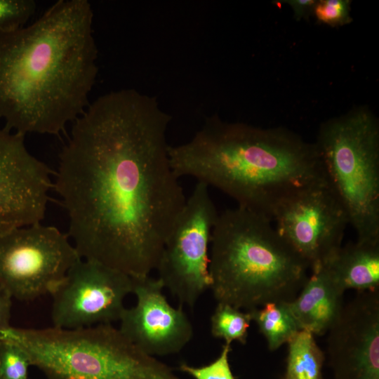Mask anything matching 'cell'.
I'll return each instance as SVG.
<instances>
[{"label": "cell", "mask_w": 379, "mask_h": 379, "mask_svg": "<svg viewBox=\"0 0 379 379\" xmlns=\"http://www.w3.org/2000/svg\"><path fill=\"white\" fill-rule=\"evenodd\" d=\"M311 271L298 295L287 305L300 331L320 336L328 333L339 317L344 291L324 265Z\"/></svg>", "instance_id": "5bb4252c"}, {"label": "cell", "mask_w": 379, "mask_h": 379, "mask_svg": "<svg viewBox=\"0 0 379 379\" xmlns=\"http://www.w3.org/2000/svg\"><path fill=\"white\" fill-rule=\"evenodd\" d=\"M88 0H59L29 25L0 34L4 128L58 135L90 105L98 49Z\"/></svg>", "instance_id": "7a4b0ae2"}, {"label": "cell", "mask_w": 379, "mask_h": 379, "mask_svg": "<svg viewBox=\"0 0 379 379\" xmlns=\"http://www.w3.org/2000/svg\"><path fill=\"white\" fill-rule=\"evenodd\" d=\"M34 0H0V34L20 29L35 13Z\"/></svg>", "instance_id": "d6986e66"}, {"label": "cell", "mask_w": 379, "mask_h": 379, "mask_svg": "<svg viewBox=\"0 0 379 379\" xmlns=\"http://www.w3.org/2000/svg\"><path fill=\"white\" fill-rule=\"evenodd\" d=\"M251 321L248 311L241 312L227 303L218 302L211 317V332L213 337L224 340L227 344L237 341L245 345Z\"/></svg>", "instance_id": "ac0fdd59"}, {"label": "cell", "mask_w": 379, "mask_h": 379, "mask_svg": "<svg viewBox=\"0 0 379 379\" xmlns=\"http://www.w3.org/2000/svg\"><path fill=\"white\" fill-rule=\"evenodd\" d=\"M0 379H2L1 377V375H0Z\"/></svg>", "instance_id": "d4e9b609"}, {"label": "cell", "mask_w": 379, "mask_h": 379, "mask_svg": "<svg viewBox=\"0 0 379 379\" xmlns=\"http://www.w3.org/2000/svg\"><path fill=\"white\" fill-rule=\"evenodd\" d=\"M326 181L357 240H379V126L368 111L325 123L315 144Z\"/></svg>", "instance_id": "8992f818"}, {"label": "cell", "mask_w": 379, "mask_h": 379, "mask_svg": "<svg viewBox=\"0 0 379 379\" xmlns=\"http://www.w3.org/2000/svg\"><path fill=\"white\" fill-rule=\"evenodd\" d=\"M171 120L155 97L124 88L73 122L53 187L82 259L131 277L156 270L186 201L169 160Z\"/></svg>", "instance_id": "6da1fadb"}, {"label": "cell", "mask_w": 379, "mask_h": 379, "mask_svg": "<svg viewBox=\"0 0 379 379\" xmlns=\"http://www.w3.org/2000/svg\"><path fill=\"white\" fill-rule=\"evenodd\" d=\"M287 344L288 356L283 379H323L325 354L314 335L299 331Z\"/></svg>", "instance_id": "2e32d148"}, {"label": "cell", "mask_w": 379, "mask_h": 379, "mask_svg": "<svg viewBox=\"0 0 379 379\" xmlns=\"http://www.w3.org/2000/svg\"><path fill=\"white\" fill-rule=\"evenodd\" d=\"M317 1L314 0H287L284 2L292 8L295 18L299 20L307 18L312 14L314 6Z\"/></svg>", "instance_id": "603a6c76"}, {"label": "cell", "mask_w": 379, "mask_h": 379, "mask_svg": "<svg viewBox=\"0 0 379 379\" xmlns=\"http://www.w3.org/2000/svg\"><path fill=\"white\" fill-rule=\"evenodd\" d=\"M248 312L270 351L288 343L300 331L287 302H270Z\"/></svg>", "instance_id": "e0dca14e"}, {"label": "cell", "mask_w": 379, "mask_h": 379, "mask_svg": "<svg viewBox=\"0 0 379 379\" xmlns=\"http://www.w3.org/2000/svg\"><path fill=\"white\" fill-rule=\"evenodd\" d=\"M171 168L233 198L270 220L298 192L326 180L315 144L281 128L206 119L187 142L169 146Z\"/></svg>", "instance_id": "3957f363"}, {"label": "cell", "mask_w": 379, "mask_h": 379, "mask_svg": "<svg viewBox=\"0 0 379 379\" xmlns=\"http://www.w3.org/2000/svg\"><path fill=\"white\" fill-rule=\"evenodd\" d=\"M343 291H379V240H356L341 247L323 264Z\"/></svg>", "instance_id": "9a60e30c"}, {"label": "cell", "mask_w": 379, "mask_h": 379, "mask_svg": "<svg viewBox=\"0 0 379 379\" xmlns=\"http://www.w3.org/2000/svg\"><path fill=\"white\" fill-rule=\"evenodd\" d=\"M309 269L267 216L240 206L218 215L208 266L218 302L246 311L289 302L306 283Z\"/></svg>", "instance_id": "277c9868"}, {"label": "cell", "mask_w": 379, "mask_h": 379, "mask_svg": "<svg viewBox=\"0 0 379 379\" xmlns=\"http://www.w3.org/2000/svg\"><path fill=\"white\" fill-rule=\"evenodd\" d=\"M32 366L27 354L11 343L0 340V375L2 379H28Z\"/></svg>", "instance_id": "ffe728a7"}, {"label": "cell", "mask_w": 379, "mask_h": 379, "mask_svg": "<svg viewBox=\"0 0 379 379\" xmlns=\"http://www.w3.org/2000/svg\"><path fill=\"white\" fill-rule=\"evenodd\" d=\"M218 215L208 186L198 181L164 241L158 279L180 306L193 307L210 288L209 248Z\"/></svg>", "instance_id": "ba28073f"}, {"label": "cell", "mask_w": 379, "mask_h": 379, "mask_svg": "<svg viewBox=\"0 0 379 379\" xmlns=\"http://www.w3.org/2000/svg\"><path fill=\"white\" fill-rule=\"evenodd\" d=\"M231 345L225 343L220 355L210 364L194 367L185 363L180 366V370L194 379H235L229 363Z\"/></svg>", "instance_id": "44dd1931"}, {"label": "cell", "mask_w": 379, "mask_h": 379, "mask_svg": "<svg viewBox=\"0 0 379 379\" xmlns=\"http://www.w3.org/2000/svg\"><path fill=\"white\" fill-rule=\"evenodd\" d=\"M132 292L131 276L81 258L51 293L53 326L73 329L119 321Z\"/></svg>", "instance_id": "30bf717a"}, {"label": "cell", "mask_w": 379, "mask_h": 379, "mask_svg": "<svg viewBox=\"0 0 379 379\" xmlns=\"http://www.w3.org/2000/svg\"><path fill=\"white\" fill-rule=\"evenodd\" d=\"M0 340L20 347L48 379H180L111 324L66 329L0 331Z\"/></svg>", "instance_id": "5b68a950"}, {"label": "cell", "mask_w": 379, "mask_h": 379, "mask_svg": "<svg viewBox=\"0 0 379 379\" xmlns=\"http://www.w3.org/2000/svg\"><path fill=\"white\" fill-rule=\"evenodd\" d=\"M51 175L24 135L0 128V234L41 222L53 187Z\"/></svg>", "instance_id": "8fae6325"}, {"label": "cell", "mask_w": 379, "mask_h": 379, "mask_svg": "<svg viewBox=\"0 0 379 379\" xmlns=\"http://www.w3.org/2000/svg\"><path fill=\"white\" fill-rule=\"evenodd\" d=\"M12 298L0 288V331L10 326Z\"/></svg>", "instance_id": "cb8c5ba5"}, {"label": "cell", "mask_w": 379, "mask_h": 379, "mask_svg": "<svg viewBox=\"0 0 379 379\" xmlns=\"http://www.w3.org/2000/svg\"><path fill=\"white\" fill-rule=\"evenodd\" d=\"M272 221L311 270L324 264L341 247L350 224L345 208L326 180L285 200Z\"/></svg>", "instance_id": "9c48e42d"}, {"label": "cell", "mask_w": 379, "mask_h": 379, "mask_svg": "<svg viewBox=\"0 0 379 379\" xmlns=\"http://www.w3.org/2000/svg\"><path fill=\"white\" fill-rule=\"evenodd\" d=\"M81 258L67 234L39 223L0 234V288L31 301L51 294Z\"/></svg>", "instance_id": "52a82bcc"}, {"label": "cell", "mask_w": 379, "mask_h": 379, "mask_svg": "<svg viewBox=\"0 0 379 379\" xmlns=\"http://www.w3.org/2000/svg\"><path fill=\"white\" fill-rule=\"evenodd\" d=\"M312 14L321 23L331 27H339L349 24L350 16V1L321 0L316 1Z\"/></svg>", "instance_id": "7402d4cb"}, {"label": "cell", "mask_w": 379, "mask_h": 379, "mask_svg": "<svg viewBox=\"0 0 379 379\" xmlns=\"http://www.w3.org/2000/svg\"><path fill=\"white\" fill-rule=\"evenodd\" d=\"M135 306L124 310L119 330L147 354L179 352L193 336L192 324L182 306L172 307L163 293V283L149 275L132 277Z\"/></svg>", "instance_id": "4fadbf2b"}, {"label": "cell", "mask_w": 379, "mask_h": 379, "mask_svg": "<svg viewBox=\"0 0 379 379\" xmlns=\"http://www.w3.org/2000/svg\"><path fill=\"white\" fill-rule=\"evenodd\" d=\"M328 333L333 379H379V291L358 292Z\"/></svg>", "instance_id": "7c38bea8"}]
</instances>
